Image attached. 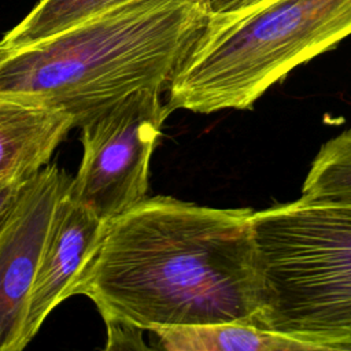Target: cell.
Segmentation results:
<instances>
[{"label":"cell","instance_id":"8","mask_svg":"<svg viewBox=\"0 0 351 351\" xmlns=\"http://www.w3.org/2000/svg\"><path fill=\"white\" fill-rule=\"evenodd\" d=\"M71 128L70 114L0 96V185L38 173Z\"/></svg>","mask_w":351,"mask_h":351},{"label":"cell","instance_id":"7","mask_svg":"<svg viewBox=\"0 0 351 351\" xmlns=\"http://www.w3.org/2000/svg\"><path fill=\"white\" fill-rule=\"evenodd\" d=\"M104 221L67 192L56 208L29 298L25 340L37 335L82 267Z\"/></svg>","mask_w":351,"mask_h":351},{"label":"cell","instance_id":"11","mask_svg":"<svg viewBox=\"0 0 351 351\" xmlns=\"http://www.w3.org/2000/svg\"><path fill=\"white\" fill-rule=\"evenodd\" d=\"M303 202H351V128L324 143L302 184Z\"/></svg>","mask_w":351,"mask_h":351},{"label":"cell","instance_id":"3","mask_svg":"<svg viewBox=\"0 0 351 351\" xmlns=\"http://www.w3.org/2000/svg\"><path fill=\"white\" fill-rule=\"evenodd\" d=\"M351 36V0H262L208 14L167 85L166 104L196 114L250 110L295 67Z\"/></svg>","mask_w":351,"mask_h":351},{"label":"cell","instance_id":"15","mask_svg":"<svg viewBox=\"0 0 351 351\" xmlns=\"http://www.w3.org/2000/svg\"><path fill=\"white\" fill-rule=\"evenodd\" d=\"M259 1H262V0H258V1H256V3H259Z\"/></svg>","mask_w":351,"mask_h":351},{"label":"cell","instance_id":"5","mask_svg":"<svg viewBox=\"0 0 351 351\" xmlns=\"http://www.w3.org/2000/svg\"><path fill=\"white\" fill-rule=\"evenodd\" d=\"M162 93L137 89L81 126L82 158L69 195L103 221L147 197L151 156L173 112Z\"/></svg>","mask_w":351,"mask_h":351},{"label":"cell","instance_id":"4","mask_svg":"<svg viewBox=\"0 0 351 351\" xmlns=\"http://www.w3.org/2000/svg\"><path fill=\"white\" fill-rule=\"evenodd\" d=\"M256 326L322 351H351V202L278 203L254 213Z\"/></svg>","mask_w":351,"mask_h":351},{"label":"cell","instance_id":"6","mask_svg":"<svg viewBox=\"0 0 351 351\" xmlns=\"http://www.w3.org/2000/svg\"><path fill=\"white\" fill-rule=\"evenodd\" d=\"M71 177L48 163L26 180L16 207L0 233V351H21L30 292L45 241Z\"/></svg>","mask_w":351,"mask_h":351},{"label":"cell","instance_id":"9","mask_svg":"<svg viewBox=\"0 0 351 351\" xmlns=\"http://www.w3.org/2000/svg\"><path fill=\"white\" fill-rule=\"evenodd\" d=\"M148 330L167 351H322L317 344L236 322L154 325Z\"/></svg>","mask_w":351,"mask_h":351},{"label":"cell","instance_id":"10","mask_svg":"<svg viewBox=\"0 0 351 351\" xmlns=\"http://www.w3.org/2000/svg\"><path fill=\"white\" fill-rule=\"evenodd\" d=\"M128 0H41L0 40V48L15 49L73 27Z\"/></svg>","mask_w":351,"mask_h":351},{"label":"cell","instance_id":"2","mask_svg":"<svg viewBox=\"0 0 351 351\" xmlns=\"http://www.w3.org/2000/svg\"><path fill=\"white\" fill-rule=\"evenodd\" d=\"M207 18L200 0H128L37 43L0 48V96L70 114L81 128L137 89L165 92Z\"/></svg>","mask_w":351,"mask_h":351},{"label":"cell","instance_id":"12","mask_svg":"<svg viewBox=\"0 0 351 351\" xmlns=\"http://www.w3.org/2000/svg\"><path fill=\"white\" fill-rule=\"evenodd\" d=\"M107 326L106 350L148 348L143 343V329L125 322H104Z\"/></svg>","mask_w":351,"mask_h":351},{"label":"cell","instance_id":"1","mask_svg":"<svg viewBox=\"0 0 351 351\" xmlns=\"http://www.w3.org/2000/svg\"><path fill=\"white\" fill-rule=\"evenodd\" d=\"M254 213L145 197L104 221L66 299L86 296L104 322L143 330L185 324L256 326Z\"/></svg>","mask_w":351,"mask_h":351},{"label":"cell","instance_id":"14","mask_svg":"<svg viewBox=\"0 0 351 351\" xmlns=\"http://www.w3.org/2000/svg\"><path fill=\"white\" fill-rule=\"evenodd\" d=\"M208 14H226L247 8L258 0H200Z\"/></svg>","mask_w":351,"mask_h":351},{"label":"cell","instance_id":"13","mask_svg":"<svg viewBox=\"0 0 351 351\" xmlns=\"http://www.w3.org/2000/svg\"><path fill=\"white\" fill-rule=\"evenodd\" d=\"M29 180V178H27ZM25 181H11L0 185V233L12 215L21 197Z\"/></svg>","mask_w":351,"mask_h":351}]
</instances>
